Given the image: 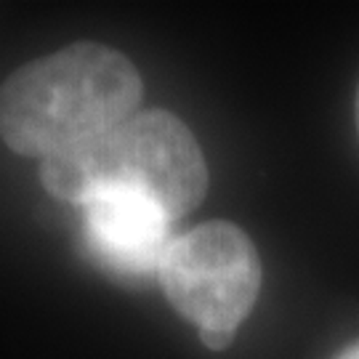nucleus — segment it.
Listing matches in <instances>:
<instances>
[{"label":"nucleus","mask_w":359,"mask_h":359,"mask_svg":"<svg viewBox=\"0 0 359 359\" xmlns=\"http://www.w3.org/2000/svg\"><path fill=\"white\" fill-rule=\"evenodd\" d=\"M357 128H359V90H357Z\"/></svg>","instance_id":"nucleus-6"},{"label":"nucleus","mask_w":359,"mask_h":359,"mask_svg":"<svg viewBox=\"0 0 359 359\" xmlns=\"http://www.w3.org/2000/svg\"><path fill=\"white\" fill-rule=\"evenodd\" d=\"M83 240L104 269L120 277L157 274L173 243V218L144 194H99L80 205Z\"/></svg>","instance_id":"nucleus-4"},{"label":"nucleus","mask_w":359,"mask_h":359,"mask_svg":"<svg viewBox=\"0 0 359 359\" xmlns=\"http://www.w3.org/2000/svg\"><path fill=\"white\" fill-rule=\"evenodd\" d=\"M40 181L77 208L99 194H144L179 221L203 203L208 168L192 130L170 112L149 109L43 160Z\"/></svg>","instance_id":"nucleus-2"},{"label":"nucleus","mask_w":359,"mask_h":359,"mask_svg":"<svg viewBox=\"0 0 359 359\" xmlns=\"http://www.w3.org/2000/svg\"><path fill=\"white\" fill-rule=\"evenodd\" d=\"M338 359H359V344H354V346H348L346 351H344V354H341Z\"/></svg>","instance_id":"nucleus-5"},{"label":"nucleus","mask_w":359,"mask_h":359,"mask_svg":"<svg viewBox=\"0 0 359 359\" xmlns=\"http://www.w3.org/2000/svg\"><path fill=\"white\" fill-rule=\"evenodd\" d=\"M144 83L128 56L75 43L16 69L0 88V139L13 152L48 160L123 123Z\"/></svg>","instance_id":"nucleus-1"},{"label":"nucleus","mask_w":359,"mask_h":359,"mask_svg":"<svg viewBox=\"0 0 359 359\" xmlns=\"http://www.w3.org/2000/svg\"><path fill=\"white\" fill-rule=\"evenodd\" d=\"M168 301L197 325L210 351L234 341L261 290V261L250 237L226 221L176 237L157 271Z\"/></svg>","instance_id":"nucleus-3"}]
</instances>
